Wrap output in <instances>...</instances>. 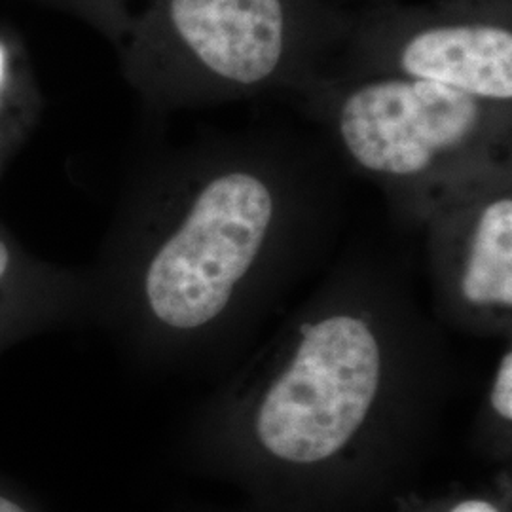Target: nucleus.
<instances>
[{"label":"nucleus","instance_id":"9d476101","mask_svg":"<svg viewBox=\"0 0 512 512\" xmlns=\"http://www.w3.org/2000/svg\"><path fill=\"white\" fill-rule=\"evenodd\" d=\"M0 512H37L16 490L0 484Z\"/></svg>","mask_w":512,"mask_h":512},{"label":"nucleus","instance_id":"7ed1b4c3","mask_svg":"<svg viewBox=\"0 0 512 512\" xmlns=\"http://www.w3.org/2000/svg\"><path fill=\"white\" fill-rule=\"evenodd\" d=\"M275 217L274 186L255 171L228 167L203 181L148 262L152 315L175 330L213 321L251 270Z\"/></svg>","mask_w":512,"mask_h":512},{"label":"nucleus","instance_id":"1a4fd4ad","mask_svg":"<svg viewBox=\"0 0 512 512\" xmlns=\"http://www.w3.org/2000/svg\"><path fill=\"white\" fill-rule=\"evenodd\" d=\"M492 406L503 420H512V353H507L499 365L492 389Z\"/></svg>","mask_w":512,"mask_h":512},{"label":"nucleus","instance_id":"f03ea898","mask_svg":"<svg viewBox=\"0 0 512 512\" xmlns=\"http://www.w3.org/2000/svg\"><path fill=\"white\" fill-rule=\"evenodd\" d=\"M304 95L355 164L393 181L450 183L490 164L511 128L512 105L395 74L332 71Z\"/></svg>","mask_w":512,"mask_h":512},{"label":"nucleus","instance_id":"39448f33","mask_svg":"<svg viewBox=\"0 0 512 512\" xmlns=\"http://www.w3.org/2000/svg\"><path fill=\"white\" fill-rule=\"evenodd\" d=\"M382 380V353L365 321L336 315L302 329L293 363L256 414L262 446L291 463L338 454L363 425Z\"/></svg>","mask_w":512,"mask_h":512},{"label":"nucleus","instance_id":"9b49d317","mask_svg":"<svg viewBox=\"0 0 512 512\" xmlns=\"http://www.w3.org/2000/svg\"><path fill=\"white\" fill-rule=\"evenodd\" d=\"M452 512H497V509L486 501H465V503H459Z\"/></svg>","mask_w":512,"mask_h":512},{"label":"nucleus","instance_id":"6e6552de","mask_svg":"<svg viewBox=\"0 0 512 512\" xmlns=\"http://www.w3.org/2000/svg\"><path fill=\"white\" fill-rule=\"evenodd\" d=\"M29 260L0 226V317L18 306L27 291Z\"/></svg>","mask_w":512,"mask_h":512},{"label":"nucleus","instance_id":"f257e3e1","mask_svg":"<svg viewBox=\"0 0 512 512\" xmlns=\"http://www.w3.org/2000/svg\"><path fill=\"white\" fill-rule=\"evenodd\" d=\"M107 38L129 84L160 109L275 90L330 71L359 10L342 0H48Z\"/></svg>","mask_w":512,"mask_h":512},{"label":"nucleus","instance_id":"20e7f679","mask_svg":"<svg viewBox=\"0 0 512 512\" xmlns=\"http://www.w3.org/2000/svg\"><path fill=\"white\" fill-rule=\"evenodd\" d=\"M332 71L395 74L511 105V0L366 6Z\"/></svg>","mask_w":512,"mask_h":512},{"label":"nucleus","instance_id":"423d86ee","mask_svg":"<svg viewBox=\"0 0 512 512\" xmlns=\"http://www.w3.org/2000/svg\"><path fill=\"white\" fill-rule=\"evenodd\" d=\"M469 249L461 291L473 304L512 306V198L486 194L469 209Z\"/></svg>","mask_w":512,"mask_h":512},{"label":"nucleus","instance_id":"0eeeda50","mask_svg":"<svg viewBox=\"0 0 512 512\" xmlns=\"http://www.w3.org/2000/svg\"><path fill=\"white\" fill-rule=\"evenodd\" d=\"M40 112L31 65L14 38L0 31V173L16 156Z\"/></svg>","mask_w":512,"mask_h":512}]
</instances>
